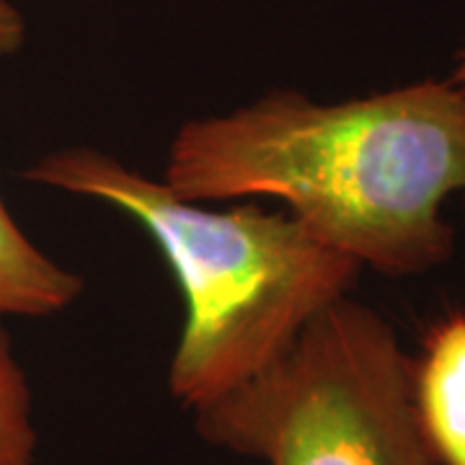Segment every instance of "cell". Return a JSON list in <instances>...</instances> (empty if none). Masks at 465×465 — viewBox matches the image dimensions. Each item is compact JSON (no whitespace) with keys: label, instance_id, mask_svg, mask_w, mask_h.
I'll use <instances>...</instances> for the list:
<instances>
[{"label":"cell","instance_id":"6da1fadb","mask_svg":"<svg viewBox=\"0 0 465 465\" xmlns=\"http://www.w3.org/2000/svg\"><path fill=\"white\" fill-rule=\"evenodd\" d=\"M161 182L194 202L274 197L357 264L416 277L455 251L442 207L465 210V88L421 81L339 104L269 91L189 119Z\"/></svg>","mask_w":465,"mask_h":465},{"label":"cell","instance_id":"7a4b0ae2","mask_svg":"<svg viewBox=\"0 0 465 465\" xmlns=\"http://www.w3.org/2000/svg\"><path fill=\"white\" fill-rule=\"evenodd\" d=\"M21 179L106 202L148 231L186 305L168 391L192 411L274 365L362 272L292 213H215L96 148L47 153Z\"/></svg>","mask_w":465,"mask_h":465},{"label":"cell","instance_id":"3957f363","mask_svg":"<svg viewBox=\"0 0 465 465\" xmlns=\"http://www.w3.org/2000/svg\"><path fill=\"white\" fill-rule=\"evenodd\" d=\"M192 414L204 442L266 465H442L416 409L414 360L378 311L351 298Z\"/></svg>","mask_w":465,"mask_h":465},{"label":"cell","instance_id":"277c9868","mask_svg":"<svg viewBox=\"0 0 465 465\" xmlns=\"http://www.w3.org/2000/svg\"><path fill=\"white\" fill-rule=\"evenodd\" d=\"M414 396L437 460L465 465V316L427 336L421 360H414Z\"/></svg>","mask_w":465,"mask_h":465},{"label":"cell","instance_id":"5b68a950","mask_svg":"<svg viewBox=\"0 0 465 465\" xmlns=\"http://www.w3.org/2000/svg\"><path fill=\"white\" fill-rule=\"evenodd\" d=\"M81 292L84 277L36 249L0 197V321L60 313Z\"/></svg>","mask_w":465,"mask_h":465},{"label":"cell","instance_id":"8992f818","mask_svg":"<svg viewBox=\"0 0 465 465\" xmlns=\"http://www.w3.org/2000/svg\"><path fill=\"white\" fill-rule=\"evenodd\" d=\"M32 388L0 321V465H36Z\"/></svg>","mask_w":465,"mask_h":465},{"label":"cell","instance_id":"52a82bcc","mask_svg":"<svg viewBox=\"0 0 465 465\" xmlns=\"http://www.w3.org/2000/svg\"><path fill=\"white\" fill-rule=\"evenodd\" d=\"M29 26L14 0H0V57L18 54L26 45Z\"/></svg>","mask_w":465,"mask_h":465},{"label":"cell","instance_id":"ba28073f","mask_svg":"<svg viewBox=\"0 0 465 465\" xmlns=\"http://www.w3.org/2000/svg\"><path fill=\"white\" fill-rule=\"evenodd\" d=\"M452 81L465 88V47L458 54V65H455V73H452Z\"/></svg>","mask_w":465,"mask_h":465}]
</instances>
